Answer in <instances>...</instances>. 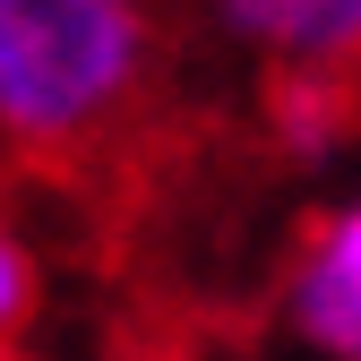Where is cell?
Listing matches in <instances>:
<instances>
[{
	"label": "cell",
	"instance_id": "obj_1",
	"mask_svg": "<svg viewBox=\"0 0 361 361\" xmlns=\"http://www.w3.org/2000/svg\"><path fill=\"white\" fill-rule=\"evenodd\" d=\"M0 147L104 224L138 215L198 147L180 0H0Z\"/></svg>",
	"mask_w": 361,
	"mask_h": 361
},
{
	"label": "cell",
	"instance_id": "obj_3",
	"mask_svg": "<svg viewBox=\"0 0 361 361\" xmlns=\"http://www.w3.org/2000/svg\"><path fill=\"white\" fill-rule=\"evenodd\" d=\"M258 129L276 155H336L361 138V69H310L276 61L258 86Z\"/></svg>",
	"mask_w": 361,
	"mask_h": 361
},
{
	"label": "cell",
	"instance_id": "obj_2",
	"mask_svg": "<svg viewBox=\"0 0 361 361\" xmlns=\"http://www.w3.org/2000/svg\"><path fill=\"white\" fill-rule=\"evenodd\" d=\"M284 310L293 327L336 353V361H361V198L301 224V250H293V276H284Z\"/></svg>",
	"mask_w": 361,
	"mask_h": 361
},
{
	"label": "cell",
	"instance_id": "obj_4",
	"mask_svg": "<svg viewBox=\"0 0 361 361\" xmlns=\"http://www.w3.org/2000/svg\"><path fill=\"white\" fill-rule=\"evenodd\" d=\"M35 310H43V267L18 241V224L0 215V353H18V336H26Z\"/></svg>",
	"mask_w": 361,
	"mask_h": 361
},
{
	"label": "cell",
	"instance_id": "obj_5",
	"mask_svg": "<svg viewBox=\"0 0 361 361\" xmlns=\"http://www.w3.org/2000/svg\"><path fill=\"white\" fill-rule=\"evenodd\" d=\"M0 361H26V353H0Z\"/></svg>",
	"mask_w": 361,
	"mask_h": 361
}]
</instances>
